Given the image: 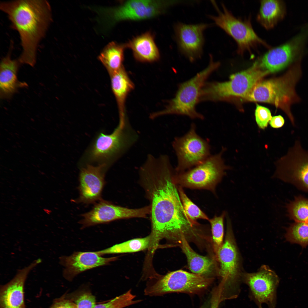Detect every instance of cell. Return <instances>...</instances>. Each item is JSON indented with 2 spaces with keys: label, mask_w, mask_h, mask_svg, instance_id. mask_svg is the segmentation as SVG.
Returning a JSON list of instances; mask_svg holds the SVG:
<instances>
[{
  "label": "cell",
  "mask_w": 308,
  "mask_h": 308,
  "mask_svg": "<svg viewBox=\"0 0 308 308\" xmlns=\"http://www.w3.org/2000/svg\"><path fill=\"white\" fill-rule=\"evenodd\" d=\"M225 148L210 155L198 165L185 171L175 172V181L178 186L190 189H205L214 192L216 185L229 167L225 164L222 157Z\"/></svg>",
  "instance_id": "9c48e42d"
},
{
  "label": "cell",
  "mask_w": 308,
  "mask_h": 308,
  "mask_svg": "<svg viewBox=\"0 0 308 308\" xmlns=\"http://www.w3.org/2000/svg\"><path fill=\"white\" fill-rule=\"evenodd\" d=\"M138 138L127 117H119L118 125L112 133H101L98 135L89 151L88 158L93 161L114 160L127 151Z\"/></svg>",
  "instance_id": "ba28073f"
},
{
  "label": "cell",
  "mask_w": 308,
  "mask_h": 308,
  "mask_svg": "<svg viewBox=\"0 0 308 308\" xmlns=\"http://www.w3.org/2000/svg\"><path fill=\"white\" fill-rule=\"evenodd\" d=\"M0 8L19 35L22 48L19 62L34 66L38 44L52 21L49 3L45 0L12 1L1 2Z\"/></svg>",
  "instance_id": "7a4b0ae2"
},
{
  "label": "cell",
  "mask_w": 308,
  "mask_h": 308,
  "mask_svg": "<svg viewBox=\"0 0 308 308\" xmlns=\"http://www.w3.org/2000/svg\"><path fill=\"white\" fill-rule=\"evenodd\" d=\"M255 120L258 127L262 129L267 127L272 117L270 110L257 104L255 110Z\"/></svg>",
  "instance_id": "d6a6232c"
},
{
  "label": "cell",
  "mask_w": 308,
  "mask_h": 308,
  "mask_svg": "<svg viewBox=\"0 0 308 308\" xmlns=\"http://www.w3.org/2000/svg\"><path fill=\"white\" fill-rule=\"evenodd\" d=\"M12 46L0 63V95L2 99L11 98L19 89L27 86L25 82L18 80L17 72L21 64L18 59H12L11 57Z\"/></svg>",
  "instance_id": "44dd1931"
},
{
  "label": "cell",
  "mask_w": 308,
  "mask_h": 308,
  "mask_svg": "<svg viewBox=\"0 0 308 308\" xmlns=\"http://www.w3.org/2000/svg\"><path fill=\"white\" fill-rule=\"evenodd\" d=\"M110 75L111 87L117 103L119 114L124 113L126 99L128 94L133 89L134 84L123 66Z\"/></svg>",
  "instance_id": "cb8c5ba5"
},
{
  "label": "cell",
  "mask_w": 308,
  "mask_h": 308,
  "mask_svg": "<svg viewBox=\"0 0 308 308\" xmlns=\"http://www.w3.org/2000/svg\"><path fill=\"white\" fill-rule=\"evenodd\" d=\"M288 216L295 222L308 223V199L300 195L287 205Z\"/></svg>",
  "instance_id": "83f0119b"
},
{
  "label": "cell",
  "mask_w": 308,
  "mask_h": 308,
  "mask_svg": "<svg viewBox=\"0 0 308 308\" xmlns=\"http://www.w3.org/2000/svg\"><path fill=\"white\" fill-rule=\"evenodd\" d=\"M299 44L291 42L270 49L257 61L259 66L268 73L281 70L293 59Z\"/></svg>",
  "instance_id": "ffe728a7"
},
{
  "label": "cell",
  "mask_w": 308,
  "mask_h": 308,
  "mask_svg": "<svg viewBox=\"0 0 308 308\" xmlns=\"http://www.w3.org/2000/svg\"><path fill=\"white\" fill-rule=\"evenodd\" d=\"M49 308H77V307L74 302L64 295L55 299Z\"/></svg>",
  "instance_id": "e575fe53"
},
{
  "label": "cell",
  "mask_w": 308,
  "mask_h": 308,
  "mask_svg": "<svg viewBox=\"0 0 308 308\" xmlns=\"http://www.w3.org/2000/svg\"><path fill=\"white\" fill-rule=\"evenodd\" d=\"M177 164L176 173L187 170L200 163L210 155L209 141L197 133L196 126L191 124L188 132L183 136L175 138L172 142Z\"/></svg>",
  "instance_id": "7c38bea8"
},
{
  "label": "cell",
  "mask_w": 308,
  "mask_h": 308,
  "mask_svg": "<svg viewBox=\"0 0 308 308\" xmlns=\"http://www.w3.org/2000/svg\"><path fill=\"white\" fill-rule=\"evenodd\" d=\"M300 72L299 68L294 67L281 77L260 80L243 99L274 105L285 112L292 125L295 126L291 107L299 100L295 87L299 78Z\"/></svg>",
  "instance_id": "3957f363"
},
{
  "label": "cell",
  "mask_w": 308,
  "mask_h": 308,
  "mask_svg": "<svg viewBox=\"0 0 308 308\" xmlns=\"http://www.w3.org/2000/svg\"><path fill=\"white\" fill-rule=\"evenodd\" d=\"M116 257L104 258L94 252H75L69 256L60 258V264L64 267V277L71 280L79 274L97 267L107 265L117 260Z\"/></svg>",
  "instance_id": "d6986e66"
},
{
  "label": "cell",
  "mask_w": 308,
  "mask_h": 308,
  "mask_svg": "<svg viewBox=\"0 0 308 308\" xmlns=\"http://www.w3.org/2000/svg\"><path fill=\"white\" fill-rule=\"evenodd\" d=\"M135 297L130 289L107 303L96 305L94 308H123L141 301V300H135Z\"/></svg>",
  "instance_id": "1f68e13d"
},
{
  "label": "cell",
  "mask_w": 308,
  "mask_h": 308,
  "mask_svg": "<svg viewBox=\"0 0 308 308\" xmlns=\"http://www.w3.org/2000/svg\"><path fill=\"white\" fill-rule=\"evenodd\" d=\"M285 14L284 5L281 1L262 0L257 19L265 28L270 29L283 18Z\"/></svg>",
  "instance_id": "603a6c76"
},
{
  "label": "cell",
  "mask_w": 308,
  "mask_h": 308,
  "mask_svg": "<svg viewBox=\"0 0 308 308\" xmlns=\"http://www.w3.org/2000/svg\"><path fill=\"white\" fill-rule=\"evenodd\" d=\"M74 302L77 308H94L96 305L95 296L89 292H84L80 295Z\"/></svg>",
  "instance_id": "836d02e7"
},
{
  "label": "cell",
  "mask_w": 308,
  "mask_h": 308,
  "mask_svg": "<svg viewBox=\"0 0 308 308\" xmlns=\"http://www.w3.org/2000/svg\"><path fill=\"white\" fill-rule=\"evenodd\" d=\"M151 243V237L150 234L145 237L130 240L96 252L101 256L106 254L134 252L150 248Z\"/></svg>",
  "instance_id": "4316f807"
},
{
  "label": "cell",
  "mask_w": 308,
  "mask_h": 308,
  "mask_svg": "<svg viewBox=\"0 0 308 308\" xmlns=\"http://www.w3.org/2000/svg\"><path fill=\"white\" fill-rule=\"evenodd\" d=\"M242 281L248 286L249 297L258 308L264 303L268 308H275L279 279L269 267L263 265L256 272L243 273Z\"/></svg>",
  "instance_id": "5bb4252c"
},
{
  "label": "cell",
  "mask_w": 308,
  "mask_h": 308,
  "mask_svg": "<svg viewBox=\"0 0 308 308\" xmlns=\"http://www.w3.org/2000/svg\"><path fill=\"white\" fill-rule=\"evenodd\" d=\"M179 245L186 256L189 267L193 273L203 276L210 272L213 265L212 260L196 253L184 236H182Z\"/></svg>",
  "instance_id": "484cf974"
},
{
  "label": "cell",
  "mask_w": 308,
  "mask_h": 308,
  "mask_svg": "<svg viewBox=\"0 0 308 308\" xmlns=\"http://www.w3.org/2000/svg\"><path fill=\"white\" fill-rule=\"evenodd\" d=\"M178 190L183 207L189 217L193 220L198 219L209 220L208 216L188 197L183 187L178 186Z\"/></svg>",
  "instance_id": "4dcf8cb0"
},
{
  "label": "cell",
  "mask_w": 308,
  "mask_h": 308,
  "mask_svg": "<svg viewBox=\"0 0 308 308\" xmlns=\"http://www.w3.org/2000/svg\"><path fill=\"white\" fill-rule=\"evenodd\" d=\"M108 165L106 163L95 166L87 165L81 169L78 188L79 196L76 201L89 204L102 199V192L106 183L105 174Z\"/></svg>",
  "instance_id": "2e32d148"
},
{
  "label": "cell",
  "mask_w": 308,
  "mask_h": 308,
  "mask_svg": "<svg viewBox=\"0 0 308 308\" xmlns=\"http://www.w3.org/2000/svg\"><path fill=\"white\" fill-rule=\"evenodd\" d=\"M210 26L205 23L187 24L178 23L175 26L178 49L191 62L200 58L204 43V31Z\"/></svg>",
  "instance_id": "e0dca14e"
},
{
  "label": "cell",
  "mask_w": 308,
  "mask_h": 308,
  "mask_svg": "<svg viewBox=\"0 0 308 308\" xmlns=\"http://www.w3.org/2000/svg\"><path fill=\"white\" fill-rule=\"evenodd\" d=\"M126 48L125 43L120 44L112 41L106 45L100 53L98 59L107 69L110 75L123 66L124 51Z\"/></svg>",
  "instance_id": "d4e9b609"
},
{
  "label": "cell",
  "mask_w": 308,
  "mask_h": 308,
  "mask_svg": "<svg viewBox=\"0 0 308 308\" xmlns=\"http://www.w3.org/2000/svg\"><path fill=\"white\" fill-rule=\"evenodd\" d=\"M226 214L224 212L220 216H215L208 220L211 225L213 248L216 253L223 244L224 220Z\"/></svg>",
  "instance_id": "f546056e"
},
{
  "label": "cell",
  "mask_w": 308,
  "mask_h": 308,
  "mask_svg": "<svg viewBox=\"0 0 308 308\" xmlns=\"http://www.w3.org/2000/svg\"><path fill=\"white\" fill-rule=\"evenodd\" d=\"M149 205L137 208H129L115 205L102 199L89 212L82 215L79 221L82 228L107 223L113 221L134 218H145L150 214Z\"/></svg>",
  "instance_id": "9a60e30c"
},
{
  "label": "cell",
  "mask_w": 308,
  "mask_h": 308,
  "mask_svg": "<svg viewBox=\"0 0 308 308\" xmlns=\"http://www.w3.org/2000/svg\"><path fill=\"white\" fill-rule=\"evenodd\" d=\"M212 281V278L179 270L148 283L144 293L151 296L173 292L196 294L205 290Z\"/></svg>",
  "instance_id": "30bf717a"
},
{
  "label": "cell",
  "mask_w": 308,
  "mask_h": 308,
  "mask_svg": "<svg viewBox=\"0 0 308 308\" xmlns=\"http://www.w3.org/2000/svg\"></svg>",
  "instance_id": "74e56055"
},
{
  "label": "cell",
  "mask_w": 308,
  "mask_h": 308,
  "mask_svg": "<svg viewBox=\"0 0 308 308\" xmlns=\"http://www.w3.org/2000/svg\"><path fill=\"white\" fill-rule=\"evenodd\" d=\"M285 123V120L284 118L280 115L272 117L269 122L271 127L275 129L282 127Z\"/></svg>",
  "instance_id": "d590c367"
},
{
  "label": "cell",
  "mask_w": 308,
  "mask_h": 308,
  "mask_svg": "<svg viewBox=\"0 0 308 308\" xmlns=\"http://www.w3.org/2000/svg\"><path fill=\"white\" fill-rule=\"evenodd\" d=\"M175 3L171 1L129 0L116 7H93L92 9L97 14L100 31L105 33L120 21L141 20L157 16Z\"/></svg>",
  "instance_id": "5b68a950"
},
{
  "label": "cell",
  "mask_w": 308,
  "mask_h": 308,
  "mask_svg": "<svg viewBox=\"0 0 308 308\" xmlns=\"http://www.w3.org/2000/svg\"><path fill=\"white\" fill-rule=\"evenodd\" d=\"M175 171L165 155L147 156L139 171V183L150 204L153 245L162 239L179 243L197 234L198 223L188 215L174 179Z\"/></svg>",
  "instance_id": "6da1fadb"
},
{
  "label": "cell",
  "mask_w": 308,
  "mask_h": 308,
  "mask_svg": "<svg viewBox=\"0 0 308 308\" xmlns=\"http://www.w3.org/2000/svg\"><path fill=\"white\" fill-rule=\"evenodd\" d=\"M226 218L227 230L225 240L216 253L220 264L219 274L221 278L218 288L223 300L236 298L238 296L243 274L230 219L228 216Z\"/></svg>",
  "instance_id": "52a82bcc"
},
{
  "label": "cell",
  "mask_w": 308,
  "mask_h": 308,
  "mask_svg": "<svg viewBox=\"0 0 308 308\" xmlns=\"http://www.w3.org/2000/svg\"><path fill=\"white\" fill-rule=\"evenodd\" d=\"M268 74L256 62L248 69L231 75L228 81L206 82L201 90L199 102L227 100L235 97L243 98Z\"/></svg>",
  "instance_id": "8992f818"
},
{
  "label": "cell",
  "mask_w": 308,
  "mask_h": 308,
  "mask_svg": "<svg viewBox=\"0 0 308 308\" xmlns=\"http://www.w3.org/2000/svg\"><path fill=\"white\" fill-rule=\"evenodd\" d=\"M41 262L38 259L27 266L19 269L9 282L1 285L0 308H26L24 300V288L30 272Z\"/></svg>",
  "instance_id": "ac0fdd59"
},
{
  "label": "cell",
  "mask_w": 308,
  "mask_h": 308,
  "mask_svg": "<svg viewBox=\"0 0 308 308\" xmlns=\"http://www.w3.org/2000/svg\"><path fill=\"white\" fill-rule=\"evenodd\" d=\"M126 48L132 51L135 58L143 62H151L159 59L160 53L154 36L147 32L134 37L125 43Z\"/></svg>",
  "instance_id": "7402d4cb"
},
{
  "label": "cell",
  "mask_w": 308,
  "mask_h": 308,
  "mask_svg": "<svg viewBox=\"0 0 308 308\" xmlns=\"http://www.w3.org/2000/svg\"><path fill=\"white\" fill-rule=\"evenodd\" d=\"M274 176L308 192V151L298 141L276 162Z\"/></svg>",
  "instance_id": "4fadbf2b"
},
{
  "label": "cell",
  "mask_w": 308,
  "mask_h": 308,
  "mask_svg": "<svg viewBox=\"0 0 308 308\" xmlns=\"http://www.w3.org/2000/svg\"><path fill=\"white\" fill-rule=\"evenodd\" d=\"M218 14L209 15L215 24L232 37L237 45V52L242 54L246 52H251L258 46L262 45L268 48L270 46L261 38L253 29L250 20H242L235 17L222 4L221 11L214 3Z\"/></svg>",
  "instance_id": "8fae6325"
},
{
  "label": "cell",
  "mask_w": 308,
  "mask_h": 308,
  "mask_svg": "<svg viewBox=\"0 0 308 308\" xmlns=\"http://www.w3.org/2000/svg\"><path fill=\"white\" fill-rule=\"evenodd\" d=\"M286 240L303 248L308 245V223L295 222L286 228Z\"/></svg>",
  "instance_id": "f1b7e54d"
},
{
  "label": "cell",
  "mask_w": 308,
  "mask_h": 308,
  "mask_svg": "<svg viewBox=\"0 0 308 308\" xmlns=\"http://www.w3.org/2000/svg\"><path fill=\"white\" fill-rule=\"evenodd\" d=\"M200 308H209V307L208 305H207L206 304H205L204 305L202 306Z\"/></svg>",
  "instance_id": "8d00e7d4"
},
{
  "label": "cell",
  "mask_w": 308,
  "mask_h": 308,
  "mask_svg": "<svg viewBox=\"0 0 308 308\" xmlns=\"http://www.w3.org/2000/svg\"><path fill=\"white\" fill-rule=\"evenodd\" d=\"M220 65V62L214 61L210 55L207 67L190 80L180 84L174 97L165 108L151 114V119L175 114L185 116L191 119H203V116L196 111V106L199 102L200 92L207 79Z\"/></svg>",
  "instance_id": "277c9868"
}]
</instances>
